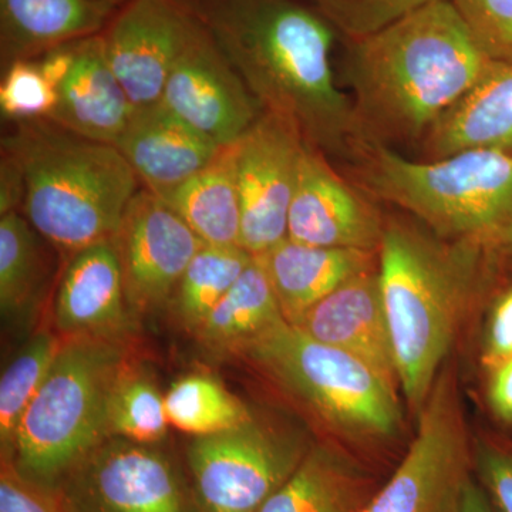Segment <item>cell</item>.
Listing matches in <instances>:
<instances>
[{"mask_svg": "<svg viewBox=\"0 0 512 512\" xmlns=\"http://www.w3.org/2000/svg\"><path fill=\"white\" fill-rule=\"evenodd\" d=\"M359 468L326 444L309 448L286 483L256 512H359Z\"/></svg>", "mask_w": 512, "mask_h": 512, "instance_id": "cell-24", "label": "cell"}, {"mask_svg": "<svg viewBox=\"0 0 512 512\" xmlns=\"http://www.w3.org/2000/svg\"><path fill=\"white\" fill-rule=\"evenodd\" d=\"M436 0H312V6L346 42L365 39Z\"/></svg>", "mask_w": 512, "mask_h": 512, "instance_id": "cell-31", "label": "cell"}, {"mask_svg": "<svg viewBox=\"0 0 512 512\" xmlns=\"http://www.w3.org/2000/svg\"><path fill=\"white\" fill-rule=\"evenodd\" d=\"M63 339L39 332L19 350L0 380V448L2 458L12 456L16 433L26 410L45 382Z\"/></svg>", "mask_w": 512, "mask_h": 512, "instance_id": "cell-28", "label": "cell"}, {"mask_svg": "<svg viewBox=\"0 0 512 512\" xmlns=\"http://www.w3.org/2000/svg\"><path fill=\"white\" fill-rule=\"evenodd\" d=\"M424 160L471 150L512 154V63L491 60L483 76L420 141Z\"/></svg>", "mask_w": 512, "mask_h": 512, "instance_id": "cell-20", "label": "cell"}, {"mask_svg": "<svg viewBox=\"0 0 512 512\" xmlns=\"http://www.w3.org/2000/svg\"><path fill=\"white\" fill-rule=\"evenodd\" d=\"M481 245L450 241L402 220H386L379 282L397 380L420 413L440 375L480 282Z\"/></svg>", "mask_w": 512, "mask_h": 512, "instance_id": "cell-3", "label": "cell"}, {"mask_svg": "<svg viewBox=\"0 0 512 512\" xmlns=\"http://www.w3.org/2000/svg\"><path fill=\"white\" fill-rule=\"evenodd\" d=\"M168 423L195 437H207L241 426L252 414L241 400L211 376L181 377L164 396Z\"/></svg>", "mask_w": 512, "mask_h": 512, "instance_id": "cell-26", "label": "cell"}, {"mask_svg": "<svg viewBox=\"0 0 512 512\" xmlns=\"http://www.w3.org/2000/svg\"><path fill=\"white\" fill-rule=\"evenodd\" d=\"M309 448L301 436L255 417L234 429L195 437L187 450L201 512H256L286 483Z\"/></svg>", "mask_w": 512, "mask_h": 512, "instance_id": "cell-8", "label": "cell"}, {"mask_svg": "<svg viewBox=\"0 0 512 512\" xmlns=\"http://www.w3.org/2000/svg\"><path fill=\"white\" fill-rule=\"evenodd\" d=\"M512 357V289L505 292L491 312L485 338L484 363L490 369Z\"/></svg>", "mask_w": 512, "mask_h": 512, "instance_id": "cell-36", "label": "cell"}, {"mask_svg": "<svg viewBox=\"0 0 512 512\" xmlns=\"http://www.w3.org/2000/svg\"><path fill=\"white\" fill-rule=\"evenodd\" d=\"M488 402L498 419L512 423V357L493 369Z\"/></svg>", "mask_w": 512, "mask_h": 512, "instance_id": "cell-37", "label": "cell"}, {"mask_svg": "<svg viewBox=\"0 0 512 512\" xmlns=\"http://www.w3.org/2000/svg\"><path fill=\"white\" fill-rule=\"evenodd\" d=\"M126 289L113 241L72 255L57 288L55 323L67 338H121L127 325Z\"/></svg>", "mask_w": 512, "mask_h": 512, "instance_id": "cell-18", "label": "cell"}, {"mask_svg": "<svg viewBox=\"0 0 512 512\" xmlns=\"http://www.w3.org/2000/svg\"><path fill=\"white\" fill-rule=\"evenodd\" d=\"M74 60H76V42L67 43V45L50 50L46 55L37 59V64H39L47 82L52 84L57 92L60 84L72 72Z\"/></svg>", "mask_w": 512, "mask_h": 512, "instance_id": "cell-38", "label": "cell"}, {"mask_svg": "<svg viewBox=\"0 0 512 512\" xmlns=\"http://www.w3.org/2000/svg\"><path fill=\"white\" fill-rule=\"evenodd\" d=\"M474 461L488 500L498 512H512V451L478 443Z\"/></svg>", "mask_w": 512, "mask_h": 512, "instance_id": "cell-35", "label": "cell"}, {"mask_svg": "<svg viewBox=\"0 0 512 512\" xmlns=\"http://www.w3.org/2000/svg\"><path fill=\"white\" fill-rule=\"evenodd\" d=\"M2 153L22 173L23 217L72 255L111 241L141 188L116 146L77 136L50 120L15 123L2 138Z\"/></svg>", "mask_w": 512, "mask_h": 512, "instance_id": "cell-4", "label": "cell"}, {"mask_svg": "<svg viewBox=\"0 0 512 512\" xmlns=\"http://www.w3.org/2000/svg\"><path fill=\"white\" fill-rule=\"evenodd\" d=\"M305 140L274 114L262 113L237 143L241 207L239 245L261 255L286 238Z\"/></svg>", "mask_w": 512, "mask_h": 512, "instance_id": "cell-11", "label": "cell"}, {"mask_svg": "<svg viewBox=\"0 0 512 512\" xmlns=\"http://www.w3.org/2000/svg\"><path fill=\"white\" fill-rule=\"evenodd\" d=\"M164 396L153 380L127 363L111 392L107 433L133 443L157 446L167 436Z\"/></svg>", "mask_w": 512, "mask_h": 512, "instance_id": "cell-30", "label": "cell"}, {"mask_svg": "<svg viewBox=\"0 0 512 512\" xmlns=\"http://www.w3.org/2000/svg\"><path fill=\"white\" fill-rule=\"evenodd\" d=\"M450 512H494L490 500L480 484L474 483L471 477L464 484L458 495L456 504Z\"/></svg>", "mask_w": 512, "mask_h": 512, "instance_id": "cell-39", "label": "cell"}, {"mask_svg": "<svg viewBox=\"0 0 512 512\" xmlns=\"http://www.w3.org/2000/svg\"><path fill=\"white\" fill-rule=\"evenodd\" d=\"M37 231L19 212L0 215V306L18 315L36 298L45 262Z\"/></svg>", "mask_w": 512, "mask_h": 512, "instance_id": "cell-29", "label": "cell"}, {"mask_svg": "<svg viewBox=\"0 0 512 512\" xmlns=\"http://www.w3.org/2000/svg\"><path fill=\"white\" fill-rule=\"evenodd\" d=\"M360 188L419 218L450 241L501 238L512 222V154L471 150L412 160L362 141L352 158Z\"/></svg>", "mask_w": 512, "mask_h": 512, "instance_id": "cell-5", "label": "cell"}, {"mask_svg": "<svg viewBox=\"0 0 512 512\" xmlns=\"http://www.w3.org/2000/svg\"><path fill=\"white\" fill-rule=\"evenodd\" d=\"M500 239H503L505 244L511 245L512 247V222L510 225H508V228L505 229Z\"/></svg>", "mask_w": 512, "mask_h": 512, "instance_id": "cell-40", "label": "cell"}, {"mask_svg": "<svg viewBox=\"0 0 512 512\" xmlns=\"http://www.w3.org/2000/svg\"><path fill=\"white\" fill-rule=\"evenodd\" d=\"M457 377L447 367L419 413L416 439L392 478L359 512H450L470 474Z\"/></svg>", "mask_w": 512, "mask_h": 512, "instance_id": "cell-9", "label": "cell"}, {"mask_svg": "<svg viewBox=\"0 0 512 512\" xmlns=\"http://www.w3.org/2000/svg\"><path fill=\"white\" fill-rule=\"evenodd\" d=\"M160 101L218 147L237 143L264 113L198 18Z\"/></svg>", "mask_w": 512, "mask_h": 512, "instance_id": "cell-12", "label": "cell"}, {"mask_svg": "<svg viewBox=\"0 0 512 512\" xmlns=\"http://www.w3.org/2000/svg\"><path fill=\"white\" fill-rule=\"evenodd\" d=\"M384 227L372 197L343 178L322 151L306 144L286 238L312 247L379 252Z\"/></svg>", "mask_w": 512, "mask_h": 512, "instance_id": "cell-15", "label": "cell"}, {"mask_svg": "<svg viewBox=\"0 0 512 512\" xmlns=\"http://www.w3.org/2000/svg\"><path fill=\"white\" fill-rule=\"evenodd\" d=\"M235 157V143L222 147L190 180L160 197L205 245H239L241 207Z\"/></svg>", "mask_w": 512, "mask_h": 512, "instance_id": "cell-23", "label": "cell"}, {"mask_svg": "<svg viewBox=\"0 0 512 512\" xmlns=\"http://www.w3.org/2000/svg\"><path fill=\"white\" fill-rule=\"evenodd\" d=\"M237 352L350 439L387 440L400 429L396 384L359 357L311 338L285 319Z\"/></svg>", "mask_w": 512, "mask_h": 512, "instance_id": "cell-7", "label": "cell"}, {"mask_svg": "<svg viewBox=\"0 0 512 512\" xmlns=\"http://www.w3.org/2000/svg\"><path fill=\"white\" fill-rule=\"evenodd\" d=\"M114 247L127 303L151 312L173 298L185 269L204 242L158 195L140 188L128 204Z\"/></svg>", "mask_w": 512, "mask_h": 512, "instance_id": "cell-13", "label": "cell"}, {"mask_svg": "<svg viewBox=\"0 0 512 512\" xmlns=\"http://www.w3.org/2000/svg\"><path fill=\"white\" fill-rule=\"evenodd\" d=\"M247 249L204 245L185 269L174 293L178 318L190 330L200 328L212 309L254 261Z\"/></svg>", "mask_w": 512, "mask_h": 512, "instance_id": "cell-27", "label": "cell"}, {"mask_svg": "<svg viewBox=\"0 0 512 512\" xmlns=\"http://www.w3.org/2000/svg\"><path fill=\"white\" fill-rule=\"evenodd\" d=\"M141 188L158 197L201 171L222 147L184 123L161 101L136 107L116 144Z\"/></svg>", "mask_w": 512, "mask_h": 512, "instance_id": "cell-17", "label": "cell"}, {"mask_svg": "<svg viewBox=\"0 0 512 512\" xmlns=\"http://www.w3.org/2000/svg\"><path fill=\"white\" fill-rule=\"evenodd\" d=\"M265 113L326 157L352 161L365 141L332 69L336 32L298 0H188Z\"/></svg>", "mask_w": 512, "mask_h": 512, "instance_id": "cell-1", "label": "cell"}, {"mask_svg": "<svg viewBox=\"0 0 512 512\" xmlns=\"http://www.w3.org/2000/svg\"><path fill=\"white\" fill-rule=\"evenodd\" d=\"M56 491L67 512H201L163 450L119 437L94 448Z\"/></svg>", "mask_w": 512, "mask_h": 512, "instance_id": "cell-10", "label": "cell"}, {"mask_svg": "<svg viewBox=\"0 0 512 512\" xmlns=\"http://www.w3.org/2000/svg\"><path fill=\"white\" fill-rule=\"evenodd\" d=\"M256 259L264 266L282 315L292 325L349 279L376 269V252L312 247L288 238Z\"/></svg>", "mask_w": 512, "mask_h": 512, "instance_id": "cell-21", "label": "cell"}, {"mask_svg": "<svg viewBox=\"0 0 512 512\" xmlns=\"http://www.w3.org/2000/svg\"><path fill=\"white\" fill-rule=\"evenodd\" d=\"M116 10L100 0H0L2 66L99 35Z\"/></svg>", "mask_w": 512, "mask_h": 512, "instance_id": "cell-22", "label": "cell"}, {"mask_svg": "<svg viewBox=\"0 0 512 512\" xmlns=\"http://www.w3.org/2000/svg\"><path fill=\"white\" fill-rule=\"evenodd\" d=\"M346 45V76L363 136L384 146L423 140L491 62L451 0H436Z\"/></svg>", "mask_w": 512, "mask_h": 512, "instance_id": "cell-2", "label": "cell"}, {"mask_svg": "<svg viewBox=\"0 0 512 512\" xmlns=\"http://www.w3.org/2000/svg\"><path fill=\"white\" fill-rule=\"evenodd\" d=\"M50 121L77 136L116 146L136 107L111 69L103 36L76 42L72 72L57 89Z\"/></svg>", "mask_w": 512, "mask_h": 512, "instance_id": "cell-19", "label": "cell"}, {"mask_svg": "<svg viewBox=\"0 0 512 512\" xmlns=\"http://www.w3.org/2000/svg\"><path fill=\"white\" fill-rule=\"evenodd\" d=\"M197 16L188 0H127L101 32L107 59L134 107L163 97Z\"/></svg>", "mask_w": 512, "mask_h": 512, "instance_id": "cell-14", "label": "cell"}, {"mask_svg": "<svg viewBox=\"0 0 512 512\" xmlns=\"http://www.w3.org/2000/svg\"><path fill=\"white\" fill-rule=\"evenodd\" d=\"M488 59L512 63V0H451Z\"/></svg>", "mask_w": 512, "mask_h": 512, "instance_id": "cell-33", "label": "cell"}, {"mask_svg": "<svg viewBox=\"0 0 512 512\" xmlns=\"http://www.w3.org/2000/svg\"><path fill=\"white\" fill-rule=\"evenodd\" d=\"M293 325L325 345L359 357L399 384L377 269L349 279Z\"/></svg>", "mask_w": 512, "mask_h": 512, "instance_id": "cell-16", "label": "cell"}, {"mask_svg": "<svg viewBox=\"0 0 512 512\" xmlns=\"http://www.w3.org/2000/svg\"><path fill=\"white\" fill-rule=\"evenodd\" d=\"M121 338L63 339L25 416L10 460L22 476L56 490L84 457L109 439L107 407L127 365Z\"/></svg>", "mask_w": 512, "mask_h": 512, "instance_id": "cell-6", "label": "cell"}, {"mask_svg": "<svg viewBox=\"0 0 512 512\" xmlns=\"http://www.w3.org/2000/svg\"><path fill=\"white\" fill-rule=\"evenodd\" d=\"M284 319L264 266L255 256L195 332L210 348L237 352Z\"/></svg>", "mask_w": 512, "mask_h": 512, "instance_id": "cell-25", "label": "cell"}, {"mask_svg": "<svg viewBox=\"0 0 512 512\" xmlns=\"http://www.w3.org/2000/svg\"><path fill=\"white\" fill-rule=\"evenodd\" d=\"M100 2L109 3V5L119 9L121 5H124V3L127 2V0H100Z\"/></svg>", "mask_w": 512, "mask_h": 512, "instance_id": "cell-41", "label": "cell"}, {"mask_svg": "<svg viewBox=\"0 0 512 512\" xmlns=\"http://www.w3.org/2000/svg\"><path fill=\"white\" fill-rule=\"evenodd\" d=\"M0 512H67L56 490L29 480L12 461L0 468Z\"/></svg>", "mask_w": 512, "mask_h": 512, "instance_id": "cell-34", "label": "cell"}, {"mask_svg": "<svg viewBox=\"0 0 512 512\" xmlns=\"http://www.w3.org/2000/svg\"><path fill=\"white\" fill-rule=\"evenodd\" d=\"M57 99L55 87L47 82L37 60H18L3 67L0 110L6 120H47Z\"/></svg>", "mask_w": 512, "mask_h": 512, "instance_id": "cell-32", "label": "cell"}]
</instances>
